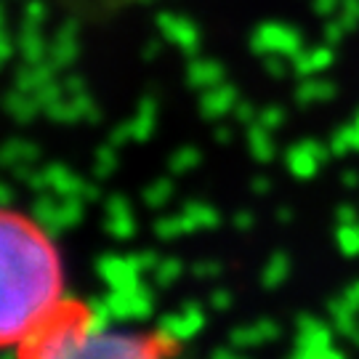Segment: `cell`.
<instances>
[{
  "label": "cell",
  "instance_id": "obj_1",
  "mask_svg": "<svg viewBox=\"0 0 359 359\" xmlns=\"http://www.w3.org/2000/svg\"><path fill=\"white\" fill-rule=\"evenodd\" d=\"M65 306V264L48 231L0 208V346L27 344Z\"/></svg>",
  "mask_w": 359,
  "mask_h": 359
}]
</instances>
